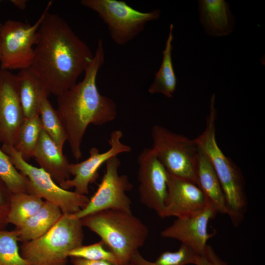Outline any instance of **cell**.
Returning a JSON list of instances; mask_svg holds the SVG:
<instances>
[{
    "label": "cell",
    "mask_w": 265,
    "mask_h": 265,
    "mask_svg": "<svg viewBox=\"0 0 265 265\" xmlns=\"http://www.w3.org/2000/svg\"><path fill=\"white\" fill-rule=\"evenodd\" d=\"M173 28V25L171 24L165 46L162 52L161 66L156 73L155 79L148 89V92L151 94H161L168 98L173 97L177 82L172 60Z\"/></svg>",
    "instance_id": "21"
},
{
    "label": "cell",
    "mask_w": 265,
    "mask_h": 265,
    "mask_svg": "<svg viewBox=\"0 0 265 265\" xmlns=\"http://www.w3.org/2000/svg\"><path fill=\"white\" fill-rule=\"evenodd\" d=\"M19 233L0 230V265H31L20 252Z\"/></svg>",
    "instance_id": "26"
},
{
    "label": "cell",
    "mask_w": 265,
    "mask_h": 265,
    "mask_svg": "<svg viewBox=\"0 0 265 265\" xmlns=\"http://www.w3.org/2000/svg\"><path fill=\"white\" fill-rule=\"evenodd\" d=\"M167 176V192L163 218L193 215L206 208L208 205L207 199L196 184L168 173Z\"/></svg>",
    "instance_id": "14"
},
{
    "label": "cell",
    "mask_w": 265,
    "mask_h": 265,
    "mask_svg": "<svg viewBox=\"0 0 265 265\" xmlns=\"http://www.w3.org/2000/svg\"><path fill=\"white\" fill-rule=\"evenodd\" d=\"M80 2L98 14L106 25L112 40L119 46L133 40L148 22L157 20L161 14L159 9L138 10L123 0H81Z\"/></svg>",
    "instance_id": "7"
},
{
    "label": "cell",
    "mask_w": 265,
    "mask_h": 265,
    "mask_svg": "<svg viewBox=\"0 0 265 265\" xmlns=\"http://www.w3.org/2000/svg\"><path fill=\"white\" fill-rule=\"evenodd\" d=\"M104 243L101 240L95 243L83 244L71 251L69 257L80 258L88 260L105 261L115 265H119L114 254L110 250L105 249Z\"/></svg>",
    "instance_id": "28"
},
{
    "label": "cell",
    "mask_w": 265,
    "mask_h": 265,
    "mask_svg": "<svg viewBox=\"0 0 265 265\" xmlns=\"http://www.w3.org/2000/svg\"></svg>",
    "instance_id": "35"
},
{
    "label": "cell",
    "mask_w": 265,
    "mask_h": 265,
    "mask_svg": "<svg viewBox=\"0 0 265 265\" xmlns=\"http://www.w3.org/2000/svg\"><path fill=\"white\" fill-rule=\"evenodd\" d=\"M45 94L40 98L39 105V117L43 129L62 151L66 135L55 109L48 99Z\"/></svg>",
    "instance_id": "24"
},
{
    "label": "cell",
    "mask_w": 265,
    "mask_h": 265,
    "mask_svg": "<svg viewBox=\"0 0 265 265\" xmlns=\"http://www.w3.org/2000/svg\"><path fill=\"white\" fill-rule=\"evenodd\" d=\"M217 214L208 205L198 214L176 218L170 226L160 232V236L164 238L177 240L199 255L204 251L209 239L214 235L208 232V225Z\"/></svg>",
    "instance_id": "15"
},
{
    "label": "cell",
    "mask_w": 265,
    "mask_h": 265,
    "mask_svg": "<svg viewBox=\"0 0 265 265\" xmlns=\"http://www.w3.org/2000/svg\"><path fill=\"white\" fill-rule=\"evenodd\" d=\"M128 265H133L132 263L130 262V263L128 264Z\"/></svg>",
    "instance_id": "34"
},
{
    "label": "cell",
    "mask_w": 265,
    "mask_h": 265,
    "mask_svg": "<svg viewBox=\"0 0 265 265\" xmlns=\"http://www.w3.org/2000/svg\"><path fill=\"white\" fill-rule=\"evenodd\" d=\"M0 178L4 182L12 193L26 192V177L18 171L8 156L1 148H0Z\"/></svg>",
    "instance_id": "27"
},
{
    "label": "cell",
    "mask_w": 265,
    "mask_h": 265,
    "mask_svg": "<svg viewBox=\"0 0 265 265\" xmlns=\"http://www.w3.org/2000/svg\"><path fill=\"white\" fill-rule=\"evenodd\" d=\"M1 53L0 41V63L1 61Z\"/></svg>",
    "instance_id": "33"
},
{
    "label": "cell",
    "mask_w": 265,
    "mask_h": 265,
    "mask_svg": "<svg viewBox=\"0 0 265 265\" xmlns=\"http://www.w3.org/2000/svg\"><path fill=\"white\" fill-rule=\"evenodd\" d=\"M44 201L39 197L26 192L12 193L8 223L14 225L16 228H19L39 210Z\"/></svg>",
    "instance_id": "22"
},
{
    "label": "cell",
    "mask_w": 265,
    "mask_h": 265,
    "mask_svg": "<svg viewBox=\"0 0 265 265\" xmlns=\"http://www.w3.org/2000/svg\"><path fill=\"white\" fill-rule=\"evenodd\" d=\"M197 255L190 248L181 244L177 250L164 251L154 262L147 260L137 251L132 256L130 262L134 265H194Z\"/></svg>",
    "instance_id": "25"
},
{
    "label": "cell",
    "mask_w": 265,
    "mask_h": 265,
    "mask_svg": "<svg viewBox=\"0 0 265 265\" xmlns=\"http://www.w3.org/2000/svg\"><path fill=\"white\" fill-rule=\"evenodd\" d=\"M33 158L58 185L70 179V163L43 128Z\"/></svg>",
    "instance_id": "16"
},
{
    "label": "cell",
    "mask_w": 265,
    "mask_h": 265,
    "mask_svg": "<svg viewBox=\"0 0 265 265\" xmlns=\"http://www.w3.org/2000/svg\"><path fill=\"white\" fill-rule=\"evenodd\" d=\"M52 3L51 1L48 3L33 25L14 20L0 24V69L10 71L30 68L34 54L32 47L37 42L39 26Z\"/></svg>",
    "instance_id": "9"
},
{
    "label": "cell",
    "mask_w": 265,
    "mask_h": 265,
    "mask_svg": "<svg viewBox=\"0 0 265 265\" xmlns=\"http://www.w3.org/2000/svg\"><path fill=\"white\" fill-rule=\"evenodd\" d=\"M122 136L123 132L121 130L112 131L108 140L110 146L109 149L100 153L98 149L92 147L89 150L88 159L80 163H70V173L74 176V178L63 182L59 186L66 190L74 187L75 192L79 194H88L89 186L99 177L98 170L102 165L112 157L131 151V146L121 141Z\"/></svg>",
    "instance_id": "12"
},
{
    "label": "cell",
    "mask_w": 265,
    "mask_h": 265,
    "mask_svg": "<svg viewBox=\"0 0 265 265\" xmlns=\"http://www.w3.org/2000/svg\"><path fill=\"white\" fill-rule=\"evenodd\" d=\"M61 209L56 205L45 201L42 207L18 228L19 241H29L43 236L62 216Z\"/></svg>",
    "instance_id": "19"
},
{
    "label": "cell",
    "mask_w": 265,
    "mask_h": 265,
    "mask_svg": "<svg viewBox=\"0 0 265 265\" xmlns=\"http://www.w3.org/2000/svg\"><path fill=\"white\" fill-rule=\"evenodd\" d=\"M10 1L19 9L24 10L26 6L28 1L26 0H11Z\"/></svg>",
    "instance_id": "32"
},
{
    "label": "cell",
    "mask_w": 265,
    "mask_h": 265,
    "mask_svg": "<svg viewBox=\"0 0 265 265\" xmlns=\"http://www.w3.org/2000/svg\"><path fill=\"white\" fill-rule=\"evenodd\" d=\"M196 178L197 185L205 195L208 205L217 213L227 214V206L218 178L209 159L200 148L197 160Z\"/></svg>",
    "instance_id": "17"
},
{
    "label": "cell",
    "mask_w": 265,
    "mask_h": 265,
    "mask_svg": "<svg viewBox=\"0 0 265 265\" xmlns=\"http://www.w3.org/2000/svg\"><path fill=\"white\" fill-rule=\"evenodd\" d=\"M42 130L39 115L24 119L14 147L26 161L33 158Z\"/></svg>",
    "instance_id": "23"
},
{
    "label": "cell",
    "mask_w": 265,
    "mask_h": 265,
    "mask_svg": "<svg viewBox=\"0 0 265 265\" xmlns=\"http://www.w3.org/2000/svg\"><path fill=\"white\" fill-rule=\"evenodd\" d=\"M137 159L140 201L163 218L167 192V172L152 148H144Z\"/></svg>",
    "instance_id": "11"
},
{
    "label": "cell",
    "mask_w": 265,
    "mask_h": 265,
    "mask_svg": "<svg viewBox=\"0 0 265 265\" xmlns=\"http://www.w3.org/2000/svg\"><path fill=\"white\" fill-rule=\"evenodd\" d=\"M24 119L17 76L0 69V143L14 146Z\"/></svg>",
    "instance_id": "13"
},
{
    "label": "cell",
    "mask_w": 265,
    "mask_h": 265,
    "mask_svg": "<svg viewBox=\"0 0 265 265\" xmlns=\"http://www.w3.org/2000/svg\"><path fill=\"white\" fill-rule=\"evenodd\" d=\"M151 137L152 149L167 173L197 185L199 148L195 140L157 125L152 129Z\"/></svg>",
    "instance_id": "8"
},
{
    "label": "cell",
    "mask_w": 265,
    "mask_h": 265,
    "mask_svg": "<svg viewBox=\"0 0 265 265\" xmlns=\"http://www.w3.org/2000/svg\"><path fill=\"white\" fill-rule=\"evenodd\" d=\"M215 98L213 94L211 98L210 113L207 118L205 129L194 140L208 157L214 169L224 194L227 215L232 225L237 227L243 221L247 210L244 180L240 169L224 155L217 143Z\"/></svg>",
    "instance_id": "3"
},
{
    "label": "cell",
    "mask_w": 265,
    "mask_h": 265,
    "mask_svg": "<svg viewBox=\"0 0 265 265\" xmlns=\"http://www.w3.org/2000/svg\"><path fill=\"white\" fill-rule=\"evenodd\" d=\"M82 226L98 235L115 255L119 265H128L149 235L148 227L132 213L108 210L80 219Z\"/></svg>",
    "instance_id": "4"
},
{
    "label": "cell",
    "mask_w": 265,
    "mask_h": 265,
    "mask_svg": "<svg viewBox=\"0 0 265 265\" xmlns=\"http://www.w3.org/2000/svg\"><path fill=\"white\" fill-rule=\"evenodd\" d=\"M16 76L19 98L25 118L39 116L40 98L44 94L48 95L29 68L20 70Z\"/></svg>",
    "instance_id": "20"
},
{
    "label": "cell",
    "mask_w": 265,
    "mask_h": 265,
    "mask_svg": "<svg viewBox=\"0 0 265 265\" xmlns=\"http://www.w3.org/2000/svg\"><path fill=\"white\" fill-rule=\"evenodd\" d=\"M1 149L18 171L26 177L27 193L56 205L63 214H75L88 203L89 198L86 195L62 188L42 168L27 163L13 146L2 144Z\"/></svg>",
    "instance_id": "6"
},
{
    "label": "cell",
    "mask_w": 265,
    "mask_h": 265,
    "mask_svg": "<svg viewBox=\"0 0 265 265\" xmlns=\"http://www.w3.org/2000/svg\"><path fill=\"white\" fill-rule=\"evenodd\" d=\"M105 163V172L96 191L86 206L75 214L79 219L108 210L132 213V202L126 193L133 188V185L126 175L119 174L120 160L117 157H113Z\"/></svg>",
    "instance_id": "10"
},
{
    "label": "cell",
    "mask_w": 265,
    "mask_h": 265,
    "mask_svg": "<svg viewBox=\"0 0 265 265\" xmlns=\"http://www.w3.org/2000/svg\"><path fill=\"white\" fill-rule=\"evenodd\" d=\"M198 6L200 21L208 34L221 37L232 32L234 18L226 1L200 0Z\"/></svg>",
    "instance_id": "18"
},
{
    "label": "cell",
    "mask_w": 265,
    "mask_h": 265,
    "mask_svg": "<svg viewBox=\"0 0 265 265\" xmlns=\"http://www.w3.org/2000/svg\"><path fill=\"white\" fill-rule=\"evenodd\" d=\"M30 69L48 96H56L77 83L94 57L88 45L56 14H46L38 30Z\"/></svg>",
    "instance_id": "1"
},
{
    "label": "cell",
    "mask_w": 265,
    "mask_h": 265,
    "mask_svg": "<svg viewBox=\"0 0 265 265\" xmlns=\"http://www.w3.org/2000/svg\"><path fill=\"white\" fill-rule=\"evenodd\" d=\"M12 194L5 184L0 178V230H4L9 224L8 216Z\"/></svg>",
    "instance_id": "29"
},
{
    "label": "cell",
    "mask_w": 265,
    "mask_h": 265,
    "mask_svg": "<svg viewBox=\"0 0 265 265\" xmlns=\"http://www.w3.org/2000/svg\"><path fill=\"white\" fill-rule=\"evenodd\" d=\"M72 265H115L105 261L88 260L80 258H70Z\"/></svg>",
    "instance_id": "31"
},
{
    "label": "cell",
    "mask_w": 265,
    "mask_h": 265,
    "mask_svg": "<svg viewBox=\"0 0 265 265\" xmlns=\"http://www.w3.org/2000/svg\"><path fill=\"white\" fill-rule=\"evenodd\" d=\"M105 62V51L101 39L98 41L94 57L84 71L82 81L57 96L56 112L73 157H82L81 145L90 124L101 126L117 117V106L109 97L101 95L96 80Z\"/></svg>",
    "instance_id": "2"
},
{
    "label": "cell",
    "mask_w": 265,
    "mask_h": 265,
    "mask_svg": "<svg viewBox=\"0 0 265 265\" xmlns=\"http://www.w3.org/2000/svg\"><path fill=\"white\" fill-rule=\"evenodd\" d=\"M194 265H228L215 252L213 247L209 244L206 246L204 251L197 255Z\"/></svg>",
    "instance_id": "30"
},
{
    "label": "cell",
    "mask_w": 265,
    "mask_h": 265,
    "mask_svg": "<svg viewBox=\"0 0 265 265\" xmlns=\"http://www.w3.org/2000/svg\"><path fill=\"white\" fill-rule=\"evenodd\" d=\"M83 226L75 214H63L46 233L22 242V257L31 265H67L69 253L82 245Z\"/></svg>",
    "instance_id": "5"
}]
</instances>
